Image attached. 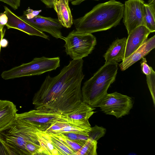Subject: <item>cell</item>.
Wrapping results in <instances>:
<instances>
[{
    "label": "cell",
    "mask_w": 155,
    "mask_h": 155,
    "mask_svg": "<svg viewBox=\"0 0 155 155\" xmlns=\"http://www.w3.org/2000/svg\"><path fill=\"white\" fill-rule=\"evenodd\" d=\"M18 111L12 102L0 100V132L7 129L15 120Z\"/></svg>",
    "instance_id": "obj_15"
},
{
    "label": "cell",
    "mask_w": 155,
    "mask_h": 155,
    "mask_svg": "<svg viewBox=\"0 0 155 155\" xmlns=\"http://www.w3.org/2000/svg\"><path fill=\"white\" fill-rule=\"evenodd\" d=\"M118 69V64L105 63L84 83L81 89L82 101L97 107L115 81Z\"/></svg>",
    "instance_id": "obj_3"
},
{
    "label": "cell",
    "mask_w": 155,
    "mask_h": 155,
    "mask_svg": "<svg viewBox=\"0 0 155 155\" xmlns=\"http://www.w3.org/2000/svg\"><path fill=\"white\" fill-rule=\"evenodd\" d=\"M83 63L82 59L72 60L57 75H47L33 98L35 108L63 115L75 109L82 101Z\"/></svg>",
    "instance_id": "obj_1"
},
{
    "label": "cell",
    "mask_w": 155,
    "mask_h": 155,
    "mask_svg": "<svg viewBox=\"0 0 155 155\" xmlns=\"http://www.w3.org/2000/svg\"><path fill=\"white\" fill-rule=\"evenodd\" d=\"M67 55L74 60L82 59L92 52L97 44L95 37L91 33H85L73 30L64 40Z\"/></svg>",
    "instance_id": "obj_5"
},
{
    "label": "cell",
    "mask_w": 155,
    "mask_h": 155,
    "mask_svg": "<svg viewBox=\"0 0 155 155\" xmlns=\"http://www.w3.org/2000/svg\"><path fill=\"white\" fill-rule=\"evenodd\" d=\"M25 148L29 155H44L43 149L39 143L28 141L25 144Z\"/></svg>",
    "instance_id": "obj_21"
},
{
    "label": "cell",
    "mask_w": 155,
    "mask_h": 155,
    "mask_svg": "<svg viewBox=\"0 0 155 155\" xmlns=\"http://www.w3.org/2000/svg\"><path fill=\"white\" fill-rule=\"evenodd\" d=\"M54 134L59 139L62 140L69 148L74 151L75 153L78 151L84 145L77 141L65 138L60 134Z\"/></svg>",
    "instance_id": "obj_23"
},
{
    "label": "cell",
    "mask_w": 155,
    "mask_h": 155,
    "mask_svg": "<svg viewBox=\"0 0 155 155\" xmlns=\"http://www.w3.org/2000/svg\"><path fill=\"white\" fill-rule=\"evenodd\" d=\"M87 0H75L72 1L71 2V3L73 5H78L80 4L82 2H84L85 1ZM94 1H98L99 0H93Z\"/></svg>",
    "instance_id": "obj_30"
},
{
    "label": "cell",
    "mask_w": 155,
    "mask_h": 155,
    "mask_svg": "<svg viewBox=\"0 0 155 155\" xmlns=\"http://www.w3.org/2000/svg\"><path fill=\"white\" fill-rule=\"evenodd\" d=\"M146 81L155 106V72L154 70L150 74L146 76Z\"/></svg>",
    "instance_id": "obj_24"
},
{
    "label": "cell",
    "mask_w": 155,
    "mask_h": 155,
    "mask_svg": "<svg viewBox=\"0 0 155 155\" xmlns=\"http://www.w3.org/2000/svg\"><path fill=\"white\" fill-rule=\"evenodd\" d=\"M97 141L88 139L75 155H97Z\"/></svg>",
    "instance_id": "obj_20"
},
{
    "label": "cell",
    "mask_w": 155,
    "mask_h": 155,
    "mask_svg": "<svg viewBox=\"0 0 155 155\" xmlns=\"http://www.w3.org/2000/svg\"><path fill=\"white\" fill-rule=\"evenodd\" d=\"M65 117L58 113L35 109L17 114L16 118L29 124L39 131L44 132L54 122Z\"/></svg>",
    "instance_id": "obj_7"
},
{
    "label": "cell",
    "mask_w": 155,
    "mask_h": 155,
    "mask_svg": "<svg viewBox=\"0 0 155 155\" xmlns=\"http://www.w3.org/2000/svg\"><path fill=\"white\" fill-rule=\"evenodd\" d=\"M74 0H69V1H71H71H74Z\"/></svg>",
    "instance_id": "obj_33"
},
{
    "label": "cell",
    "mask_w": 155,
    "mask_h": 155,
    "mask_svg": "<svg viewBox=\"0 0 155 155\" xmlns=\"http://www.w3.org/2000/svg\"><path fill=\"white\" fill-rule=\"evenodd\" d=\"M59 57H36L31 61L3 71L2 78L5 80L25 76L39 75L56 70L60 66Z\"/></svg>",
    "instance_id": "obj_4"
},
{
    "label": "cell",
    "mask_w": 155,
    "mask_h": 155,
    "mask_svg": "<svg viewBox=\"0 0 155 155\" xmlns=\"http://www.w3.org/2000/svg\"><path fill=\"white\" fill-rule=\"evenodd\" d=\"M38 141L43 149L44 155H59L49 140L47 134L43 132H37Z\"/></svg>",
    "instance_id": "obj_18"
},
{
    "label": "cell",
    "mask_w": 155,
    "mask_h": 155,
    "mask_svg": "<svg viewBox=\"0 0 155 155\" xmlns=\"http://www.w3.org/2000/svg\"><path fill=\"white\" fill-rule=\"evenodd\" d=\"M69 0H54L53 8L57 13L58 19L62 26L70 28L73 24V17L69 5Z\"/></svg>",
    "instance_id": "obj_16"
},
{
    "label": "cell",
    "mask_w": 155,
    "mask_h": 155,
    "mask_svg": "<svg viewBox=\"0 0 155 155\" xmlns=\"http://www.w3.org/2000/svg\"><path fill=\"white\" fill-rule=\"evenodd\" d=\"M132 98L117 92L107 94L97 107L106 114L113 115L117 118L128 115L133 108Z\"/></svg>",
    "instance_id": "obj_6"
},
{
    "label": "cell",
    "mask_w": 155,
    "mask_h": 155,
    "mask_svg": "<svg viewBox=\"0 0 155 155\" xmlns=\"http://www.w3.org/2000/svg\"><path fill=\"white\" fill-rule=\"evenodd\" d=\"M5 32V30H2L0 28V53L1 51V40L3 38Z\"/></svg>",
    "instance_id": "obj_31"
},
{
    "label": "cell",
    "mask_w": 155,
    "mask_h": 155,
    "mask_svg": "<svg viewBox=\"0 0 155 155\" xmlns=\"http://www.w3.org/2000/svg\"><path fill=\"white\" fill-rule=\"evenodd\" d=\"M1 140H2V138H1V137L0 136V143L1 142Z\"/></svg>",
    "instance_id": "obj_32"
},
{
    "label": "cell",
    "mask_w": 155,
    "mask_h": 155,
    "mask_svg": "<svg viewBox=\"0 0 155 155\" xmlns=\"http://www.w3.org/2000/svg\"><path fill=\"white\" fill-rule=\"evenodd\" d=\"M145 26L151 32L155 31V0H148L143 6Z\"/></svg>",
    "instance_id": "obj_17"
},
{
    "label": "cell",
    "mask_w": 155,
    "mask_h": 155,
    "mask_svg": "<svg viewBox=\"0 0 155 155\" xmlns=\"http://www.w3.org/2000/svg\"><path fill=\"white\" fill-rule=\"evenodd\" d=\"M143 0H127L124 4L123 22L129 35L136 28L145 26Z\"/></svg>",
    "instance_id": "obj_8"
},
{
    "label": "cell",
    "mask_w": 155,
    "mask_h": 155,
    "mask_svg": "<svg viewBox=\"0 0 155 155\" xmlns=\"http://www.w3.org/2000/svg\"><path fill=\"white\" fill-rule=\"evenodd\" d=\"M8 44V41L5 38H3L1 41V46L2 48L6 47Z\"/></svg>",
    "instance_id": "obj_29"
},
{
    "label": "cell",
    "mask_w": 155,
    "mask_h": 155,
    "mask_svg": "<svg viewBox=\"0 0 155 155\" xmlns=\"http://www.w3.org/2000/svg\"><path fill=\"white\" fill-rule=\"evenodd\" d=\"M8 21V18L4 12L0 13V28L3 30L4 27L5 25Z\"/></svg>",
    "instance_id": "obj_28"
},
{
    "label": "cell",
    "mask_w": 155,
    "mask_h": 155,
    "mask_svg": "<svg viewBox=\"0 0 155 155\" xmlns=\"http://www.w3.org/2000/svg\"><path fill=\"white\" fill-rule=\"evenodd\" d=\"M41 12V10H34L29 8L24 11L23 15L27 18L29 19L32 18L36 15H38Z\"/></svg>",
    "instance_id": "obj_26"
},
{
    "label": "cell",
    "mask_w": 155,
    "mask_h": 155,
    "mask_svg": "<svg viewBox=\"0 0 155 155\" xmlns=\"http://www.w3.org/2000/svg\"><path fill=\"white\" fill-rule=\"evenodd\" d=\"M151 33L146 26L141 25L136 28L128 35L127 38L124 59L139 48L148 38Z\"/></svg>",
    "instance_id": "obj_12"
},
{
    "label": "cell",
    "mask_w": 155,
    "mask_h": 155,
    "mask_svg": "<svg viewBox=\"0 0 155 155\" xmlns=\"http://www.w3.org/2000/svg\"><path fill=\"white\" fill-rule=\"evenodd\" d=\"M21 0H0L10 6L14 10L17 9L20 6Z\"/></svg>",
    "instance_id": "obj_27"
},
{
    "label": "cell",
    "mask_w": 155,
    "mask_h": 155,
    "mask_svg": "<svg viewBox=\"0 0 155 155\" xmlns=\"http://www.w3.org/2000/svg\"><path fill=\"white\" fill-rule=\"evenodd\" d=\"M4 12L6 15L8 21L6 25L8 29L18 30L30 35L36 36L49 40V37L43 32L37 30L17 16L8 8L4 6Z\"/></svg>",
    "instance_id": "obj_11"
},
{
    "label": "cell",
    "mask_w": 155,
    "mask_h": 155,
    "mask_svg": "<svg viewBox=\"0 0 155 155\" xmlns=\"http://www.w3.org/2000/svg\"><path fill=\"white\" fill-rule=\"evenodd\" d=\"M127 38H117L113 41L103 55L105 63L118 64L124 59Z\"/></svg>",
    "instance_id": "obj_14"
},
{
    "label": "cell",
    "mask_w": 155,
    "mask_h": 155,
    "mask_svg": "<svg viewBox=\"0 0 155 155\" xmlns=\"http://www.w3.org/2000/svg\"><path fill=\"white\" fill-rule=\"evenodd\" d=\"M106 132V129L102 126L95 125L91 127L88 132V138L93 140L97 141L100 138L103 137Z\"/></svg>",
    "instance_id": "obj_22"
},
{
    "label": "cell",
    "mask_w": 155,
    "mask_h": 155,
    "mask_svg": "<svg viewBox=\"0 0 155 155\" xmlns=\"http://www.w3.org/2000/svg\"><path fill=\"white\" fill-rule=\"evenodd\" d=\"M155 48V35L147 38L137 50L119 64L122 71H124L147 55Z\"/></svg>",
    "instance_id": "obj_13"
},
{
    "label": "cell",
    "mask_w": 155,
    "mask_h": 155,
    "mask_svg": "<svg viewBox=\"0 0 155 155\" xmlns=\"http://www.w3.org/2000/svg\"><path fill=\"white\" fill-rule=\"evenodd\" d=\"M141 59L140 66L142 72L146 76L150 74L153 70L152 68L147 63L146 58L143 57Z\"/></svg>",
    "instance_id": "obj_25"
},
{
    "label": "cell",
    "mask_w": 155,
    "mask_h": 155,
    "mask_svg": "<svg viewBox=\"0 0 155 155\" xmlns=\"http://www.w3.org/2000/svg\"><path fill=\"white\" fill-rule=\"evenodd\" d=\"M19 17L41 32H47L56 39H64V37L61 31L63 26L58 18L45 17L39 15L29 19L23 15Z\"/></svg>",
    "instance_id": "obj_9"
},
{
    "label": "cell",
    "mask_w": 155,
    "mask_h": 155,
    "mask_svg": "<svg viewBox=\"0 0 155 155\" xmlns=\"http://www.w3.org/2000/svg\"><path fill=\"white\" fill-rule=\"evenodd\" d=\"M95 109L82 101L73 110L64 115L69 123L91 129L88 119L95 113Z\"/></svg>",
    "instance_id": "obj_10"
},
{
    "label": "cell",
    "mask_w": 155,
    "mask_h": 155,
    "mask_svg": "<svg viewBox=\"0 0 155 155\" xmlns=\"http://www.w3.org/2000/svg\"><path fill=\"white\" fill-rule=\"evenodd\" d=\"M46 134L50 142L58 151L59 155H75V152L54 134Z\"/></svg>",
    "instance_id": "obj_19"
},
{
    "label": "cell",
    "mask_w": 155,
    "mask_h": 155,
    "mask_svg": "<svg viewBox=\"0 0 155 155\" xmlns=\"http://www.w3.org/2000/svg\"><path fill=\"white\" fill-rule=\"evenodd\" d=\"M124 4L115 0L98 4L83 16L73 21L75 30L85 33L106 31L118 25L123 17Z\"/></svg>",
    "instance_id": "obj_2"
}]
</instances>
